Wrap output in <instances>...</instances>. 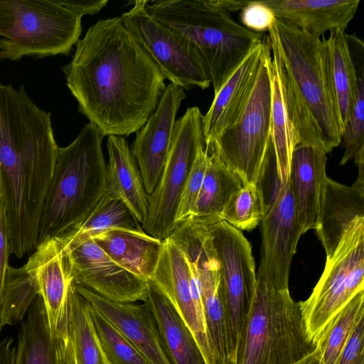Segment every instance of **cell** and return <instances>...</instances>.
<instances>
[{"instance_id": "cell-1", "label": "cell", "mask_w": 364, "mask_h": 364, "mask_svg": "<svg viewBox=\"0 0 364 364\" xmlns=\"http://www.w3.org/2000/svg\"><path fill=\"white\" fill-rule=\"evenodd\" d=\"M62 70L78 111L104 136L137 132L166 87L158 66L121 16L90 26Z\"/></svg>"}, {"instance_id": "cell-2", "label": "cell", "mask_w": 364, "mask_h": 364, "mask_svg": "<svg viewBox=\"0 0 364 364\" xmlns=\"http://www.w3.org/2000/svg\"><path fill=\"white\" fill-rule=\"evenodd\" d=\"M268 32L299 145L331 152L341 142L343 129L331 83L326 39L277 18Z\"/></svg>"}, {"instance_id": "cell-3", "label": "cell", "mask_w": 364, "mask_h": 364, "mask_svg": "<svg viewBox=\"0 0 364 364\" xmlns=\"http://www.w3.org/2000/svg\"><path fill=\"white\" fill-rule=\"evenodd\" d=\"M104 135L87 123L75 140L59 147L43 202L37 245L55 238L82 222L106 188Z\"/></svg>"}, {"instance_id": "cell-4", "label": "cell", "mask_w": 364, "mask_h": 364, "mask_svg": "<svg viewBox=\"0 0 364 364\" xmlns=\"http://www.w3.org/2000/svg\"><path fill=\"white\" fill-rule=\"evenodd\" d=\"M145 8L154 19L194 46L208 69L214 93L264 37L210 0H146Z\"/></svg>"}, {"instance_id": "cell-5", "label": "cell", "mask_w": 364, "mask_h": 364, "mask_svg": "<svg viewBox=\"0 0 364 364\" xmlns=\"http://www.w3.org/2000/svg\"><path fill=\"white\" fill-rule=\"evenodd\" d=\"M316 348L289 290L275 289L257 280L236 364H293Z\"/></svg>"}, {"instance_id": "cell-6", "label": "cell", "mask_w": 364, "mask_h": 364, "mask_svg": "<svg viewBox=\"0 0 364 364\" xmlns=\"http://www.w3.org/2000/svg\"><path fill=\"white\" fill-rule=\"evenodd\" d=\"M81 18L58 0H0V59L68 55Z\"/></svg>"}, {"instance_id": "cell-7", "label": "cell", "mask_w": 364, "mask_h": 364, "mask_svg": "<svg viewBox=\"0 0 364 364\" xmlns=\"http://www.w3.org/2000/svg\"><path fill=\"white\" fill-rule=\"evenodd\" d=\"M272 53L266 46L250 97L235 122L205 149L215 153L244 184L260 185L274 160L271 141Z\"/></svg>"}, {"instance_id": "cell-8", "label": "cell", "mask_w": 364, "mask_h": 364, "mask_svg": "<svg viewBox=\"0 0 364 364\" xmlns=\"http://www.w3.org/2000/svg\"><path fill=\"white\" fill-rule=\"evenodd\" d=\"M220 266L229 364H236L255 297L257 279L251 245L242 232L220 220L208 225Z\"/></svg>"}, {"instance_id": "cell-9", "label": "cell", "mask_w": 364, "mask_h": 364, "mask_svg": "<svg viewBox=\"0 0 364 364\" xmlns=\"http://www.w3.org/2000/svg\"><path fill=\"white\" fill-rule=\"evenodd\" d=\"M364 290V218L347 229L309 297L299 301L309 337L316 343L330 321Z\"/></svg>"}, {"instance_id": "cell-10", "label": "cell", "mask_w": 364, "mask_h": 364, "mask_svg": "<svg viewBox=\"0 0 364 364\" xmlns=\"http://www.w3.org/2000/svg\"><path fill=\"white\" fill-rule=\"evenodd\" d=\"M203 118L198 107H189L175 122L169 151L154 191L148 197V213L141 228L164 240L176 227L175 218L181 193L197 151L205 147Z\"/></svg>"}, {"instance_id": "cell-11", "label": "cell", "mask_w": 364, "mask_h": 364, "mask_svg": "<svg viewBox=\"0 0 364 364\" xmlns=\"http://www.w3.org/2000/svg\"><path fill=\"white\" fill-rule=\"evenodd\" d=\"M146 1L132 2L121 16L124 26L171 84L184 90L208 88L210 77L196 48L181 33L154 19Z\"/></svg>"}, {"instance_id": "cell-12", "label": "cell", "mask_w": 364, "mask_h": 364, "mask_svg": "<svg viewBox=\"0 0 364 364\" xmlns=\"http://www.w3.org/2000/svg\"><path fill=\"white\" fill-rule=\"evenodd\" d=\"M261 256L257 279L275 289H289L290 267L303 234L289 182L279 184L261 220Z\"/></svg>"}, {"instance_id": "cell-13", "label": "cell", "mask_w": 364, "mask_h": 364, "mask_svg": "<svg viewBox=\"0 0 364 364\" xmlns=\"http://www.w3.org/2000/svg\"><path fill=\"white\" fill-rule=\"evenodd\" d=\"M63 247L74 284L87 288L113 302L146 301L149 280L123 269L104 252L93 238Z\"/></svg>"}, {"instance_id": "cell-14", "label": "cell", "mask_w": 364, "mask_h": 364, "mask_svg": "<svg viewBox=\"0 0 364 364\" xmlns=\"http://www.w3.org/2000/svg\"><path fill=\"white\" fill-rule=\"evenodd\" d=\"M191 269L183 252L170 239L163 240L159 260L150 279L170 302L194 336L208 364H215L202 304L193 296Z\"/></svg>"}, {"instance_id": "cell-15", "label": "cell", "mask_w": 364, "mask_h": 364, "mask_svg": "<svg viewBox=\"0 0 364 364\" xmlns=\"http://www.w3.org/2000/svg\"><path fill=\"white\" fill-rule=\"evenodd\" d=\"M182 250L198 280L205 328L215 364H229L220 266L211 237H193L185 242Z\"/></svg>"}, {"instance_id": "cell-16", "label": "cell", "mask_w": 364, "mask_h": 364, "mask_svg": "<svg viewBox=\"0 0 364 364\" xmlns=\"http://www.w3.org/2000/svg\"><path fill=\"white\" fill-rule=\"evenodd\" d=\"M185 90L170 83L166 87L157 107L145 124L136 132L131 150L140 171L144 188L150 195L154 190L165 164Z\"/></svg>"}, {"instance_id": "cell-17", "label": "cell", "mask_w": 364, "mask_h": 364, "mask_svg": "<svg viewBox=\"0 0 364 364\" xmlns=\"http://www.w3.org/2000/svg\"><path fill=\"white\" fill-rule=\"evenodd\" d=\"M25 265L36 279L54 338L67 327L68 294L73 278L66 254L58 240H47L37 245Z\"/></svg>"}, {"instance_id": "cell-18", "label": "cell", "mask_w": 364, "mask_h": 364, "mask_svg": "<svg viewBox=\"0 0 364 364\" xmlns=\"http://www.w3.org/2000/svg\"><path fill=\"white\" fill-rule=\"evenodd\" d=\"M74 286L77 292L112 323L151 364H172L156 321L144 303L113 302L87 288Z\"/></svg>"}, {"instance_id": "cell-19", "label": "cell", "mask_w": 364, "mask_h": 364, "mask_svg": "<svg viewBox=\"0 0 364 364\" xmlns=\"http://www.w3.org/2000/svg\"><path fill=\"white\" fill-rule=\"evenodd\" d=\"M269 37L256 46L231 73L217 92L203 118L205 147L233 124L252 92Z\"/></svg>"}, {"instance_id": "cell-20", "label": "cell", "mask_w": 364, "mask_h": 364, "mask_svg": "<svg viewBox=\"0 0 364 364\" xmlns=\"http://www.w3.org/2000/svg\"><path fill=\"white\" fill-rule=\"evenodd\" d=\"M357 218H364V166L352 186L326 177L316 232L326 257L338 247L348 227Z\"/></svg>"}, {"instance_id": "cell-21", "label": "cell", "mask_w": 364, "mask_h": 364, "mask_svg": "<svg viewBox=\"0 0 364 364\" xmlns=\"http://www.w3.org/2000/svg\"><path fill=\"white\" fill-rule=\"evenodd\" d=\"M327 157L309 146L298 145L291 159L289 182L303 234L318 226Z\"/></svg>"}, {"instance_id": "cell-22", "label": "cell", "mask_w": 364, "mask_h": 364, "mask_svg": "<svg viewBox=\"0 0 364 364\" xmlns=\"http://www.w3.org/2000/svg\"><path fill=\"white\" fill-rule=\"evenodd\" d=\"M277 18L312 35L346 30L353 18L360 0H261Z\"/></svg>"}, {"instance_id": "cell-23", "label": "cell", "mask_w": 364, "mask_h": 364, "mask_svg": "<svg viewBox=\"0 0 364 364\" xmlns=\"http://www.w3.org/2000/svg\"><path fill=\"white\" fill-rule=\"evenodd\" d=\"M105 193L120 200L142 225L148 213V194L131 148L124 136H109Z\"/></svg>"}, {"instance_id": "cell-24", "label": "cell", "mask_w": 364, "mask_h": 364, "mask_svg": "<svg viewBox=\"0 0 364 364\" xmlns=\"http://www.w3.org/2000/svg\"><path fill=\"white\" fill-rule=\"evenodd\" d=\"M172 364H208L194 336L164 294L149 281L147 299Z\"/></svg>"}, {"instance_id": "cell-25", "label": "cell", "mask_w": 364, "mask_h": 364, "mask_svg": "<svg viewBox=\"0 0 364 364\" xmlns=\"http://www.w3.org/2000/svg\"><path fill=\"white\" fill-rule=\"evenodd\" d=\"M117 264L127 272L150 280L158 264L163 240L145 233L109 230L93 237Z\"/></svg>"}, {"instance_id": "cell-26", "label": "cell", "mask_w": 364, "mask_h": 364, "mask_svg": "<svg viewBox=\"0 0 364 364\" xmlns=\"http://www.w3.org/2000/svg\"><path fill=\"white\" fill-rule=\"evenodd\" d=\"M271 72V141L276 176L282 184L288 181L291 155L299 145V138L286 104L278 63L272 54Z\"/></svg>"}, {"instance_id": "cell-27", "label": "cell", "mask_w": 364, "mask_h": 364, "mask_svg": "<svg viewBox=\"0 0 364 364\" xmlns=\"http://www.w3.org/2000/svg\"><path fill=\"white\" fill-rule=\"evenodd\" d=\"M207 151L208 160L203 183L188 218L211 225L221 220L223 208L243 183L215 153Z\"/></svg>"}, {"instance_id": "cell-28", "label": "cell", "mask_w": 364, "mask_h": 364, "mask_svg": "<svg viewBox=\"0 0 364 364\" xmlns=\"http://www.w3.org/2000/svg\"><path fill=\"white\" fill-rule=\"evenodd\" d=\"M109 230H122L139 235L146 233L123 203L105 193L82 222L55 238L63 247H67Z\"/></svg>"}, {"instance_id": "cell-29", "label": "cell", "mask_w": 364, "mask_h": 364, "mask_svg": "<svg viewBox=\"0 0 364 364\" xmlns=\"http://www.w3.org/2000/svg\"><path fill=\"white\" fill-rule=\"evenodd\" d=\"M14 364H58L55 340L40 295L29 307L26 319L20 326Z\"/></svg>"}, {"instance_id": "cell-30", "label": "cell", "mask_w": 364, "mask_h": 364, "mask_svg": "<svg viewBox=\"0 0 364 364\" xmlns=\"http://www.w3.org/2000/svg\"><path fill=\"white\" fill-rule=\"evenodd\" d=\"M326 39L331 83L343 129L353 105L357 84V69L348 34L344 30L330 32Z\"/></svg>"}, {"instance_id": "cell-31", "label": "cell", "mask_w": 364, "mask_h": 364, "mask_svg": "<svg viewBox=\"0 0 364 364\" xmlns=\"http://www.w3.org/2000/svg\"><path fill=\"white\" fill-rule=\"evenodd\" d=\"M67 329L77 364H109L90 314V304L70 284Z\"/></svg>"}, {"instance_id": "cell-32", "label": "cell", "mask_w": 364, "mask_h": 364, "mask_svg": "<svg viewBox=\"0 0 364 364\" xmlns=\"http://www.w3.org/2000/svg\"><path fill=\"white\" fill-rule=\"evenodd\" d=\"M350 48L357 69L355 99L348 120L341 135L345 147L341 164L353 160L358 166L364 164V44L356 39L350 43Z\"/></svg>"}, {"instance_id": "cell-33", "label": "cell", "mask_w": 364, "mask_h": 364, "mask_svg": "<svg viewBox=\"0 0 364 364\" xmlns=\"http://www.w3.org/2000/svg\"><path fill=\"white\" fill-rule=\"evenodd\" d=\"M38 295L35 276L26 265L9 267L0 304V328L21 322Z\"/></svg>"}, {"instance_id": "cell-34", "label": "cell", "mask_w": 364, "mask_h": 364, "mask_svg": "<svg viewBox=\"0 0 364 364\" xmlns=\"http://www.w3.org/2000/svg\"><path fill=\"white\" fill-rule=\"evenodd\" d=\"M364 314V290L357 293L330 321L317 339L323 364H336L360 316Z\"/></svg>"}, {"instance_id": "cell-35", "label": "cell", "mask_w": 364, "mask_h": 364, "mask_svg": "<svg viewBox=\"0 0 364 364\" xmlns=\"http://www.w3.org/2000/svg\"><path fill=\"white\" fill-rule=\"evenodd\" d=\"M266 198L257 184H244L235 193L223 208L220 218L239 230H251L262 219Z\"/></svg>"}, {"instance_id": "cell-36", "label": "cell", "mask_w": 364, "mask_h": 364, "mask_svg": "<svg viewBox=\"0 0 364 364\" xmlns=\"http://www.w3.org/2000/svg\"><path fill=\"white\" fill-rule=\"evenodd\" d=\"M90 314L109 364H151L112 323L91 304Z\"/></svg>"}, {"instance_id": "cell-37", "label": "cell", "mask_w": 364, "mask_h": 364, "mask_svg": "<svg viewBox=\"0 0 364 364\" xmlns=\"http://www.w3.org/2000/svg\"><path fill=\"white\" fill-rule=\"evenodd\" d=\"M208 160V151L205 147H200L179 198L175 218L176 226L187 219L192 212L203 183Z\"/></svg>"}, {"instance_id": "cell-38", "label": "cell", "mask_w": 364, "mask_h": 364, "mask_svg": "<svg viewBox=\"0 0 364 364\" xmlns=\"http://www.w3.org/2000/svg\"><path fill=\"white\" fill-rule=\"evenodd\" d=\"M276 18L273 11L262 1H249L240 13L243 26L257 33L269 31Z\"/></svg>"}, {"instance_id": "cell-39", "label": "cell", "mask_w": 364, "mask_h": 364, "mask_svg": "<svg viewBox=\"0 0 364 364\" xmlns=\"http://www.w3.org/2000/svg\"><path fill=\"white\" fill-rule=\"evenodd\" d=\"M336 364H364V314L357 321Z\"/></svg>"}, {"instance_id": "cell-40", "label": "cell", "mask_w": 364, "mask_h": 364, "mask_svg": "<svg viewBox=\"0 0 364 364\" xmlns=\"http://www.w3.org/2000/svg\"><path fill=\"white\" fill-rule=\"evenodd\" d=\"M8 237L4 217V210L0 188V304L4 291L5 278L7 272L9 256Z\"/></svg>"}, {"instance_id": "cell-41", "label": "cell", "mask_w": 364, "mask_h": 364, "mask_svg": "<svg viewBox=\"0 0 364 364\" xmlns=\"http://www.w3.org/2000/svg\"><path fill=\"white\" fill-rule=\"evenodd\" d=\"M58 2L82 17L83 15H94L107 5V0H58Z\"/></svg>"}, {"instance_id": "cell-42", "label": "cell", "mask_w": 364, "mask_h": 364, "mask_svg": "<svg viewBox=\"0 0 364 364\" xmlns=\"http://www.w3.org/2000/svg\"><path fill=\"white\" fill-rule=\"evenodd\" d=\"M58 364H77L67 328L54 338Z\"/></svg>"}, {"instance_id": "cell-43", "label": "cell", "mask_w": 364, "mask_h": 364, "mask_svg": "<svg viewBox=\"0 0 364 364\" xmlns=\"http://www.w3.org/2000/svg\"><path fill=\"white\" fill-rule=\"evenodd\" d=\"M12 344V338L5 337L1 338L0 337V364H14L16 348Z\"/></svg>"}, {"instance_id": "cell-44", "label": "cell", "mask_w": 364, "mask_h": 364, "mask_svg": "<svg viewBox=\"0 0 364 364\" xmlns=\"http://www.w3.org/2000/svg\"><path fill=\"white\" fill-rule=\"evenodd\" d=\"M215 6L220 8L229 13L242 10L249 2V1L237 0H210Z\"/></svg>"}, {"instance_id": "cell-45", "label": "cell", "mask_w": 364, "mask_h": 364, "mask_svg": "<svg viewBox=\"0 0 364 364\" xmlns=\"http://www.w3.org/2000/svg\"><path fill=\"white\" fill-rule=\"evenodd\" d=\"M293 364H323L319 350L316 348L312 353Z\"/></svg>"}]
</instances>
